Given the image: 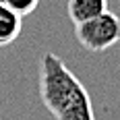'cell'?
<instances>
[{"label": "cell", "mask_w": 120, "mask_h": 120, "mask_svg": "<svg viewBox=\"0 0 120 120\" xmlns=\"http://www.w3.org/2000/svg\"><path fill=\"white\" fill-rule=\"evenodd\" d=\"M66 11H68L71 21L75 25H79L101 15V12H106L108 11V0H68Z\"/></svg>", "instance_id": "3"}, {"label": "cell", "mask_w": 120, "mask_h": 120, "mask_svg": "<svg viewBox=\"0 0 120 120\" xmlns=\"http://www.w3.org/2000/svg\"><path fill=\"white\" fill-rule=\"evenodd\" d=\"M75 27H77L79 44L87 52H93V54L106 52L120 41V19L110 11L101 12L85 23L75 25Z\"/></svg>", "instance_id": "2"}, {"label": "cell", "mask_w": 120, "mask_h": 120, "mask_svg": "<svg viewBox=\"0 0 120 120\" xmlns=\"http://www.w3.org/2000/svg\"><path fill=\"white\" fill-rule=\"evenodd\" d=\"M39 2H41V0H0V4L8 6L11 11H15L17 15H21V17L31 15V12L39 6Z\"/></svg>", "instance_id": "5"}, {"label": "cell", "mask_w": 120, "mask_h": 120, "mask_svg": "<svg viewBox=\"0 0 120 120\" xmlns=\"http://www.w3.org/2000/svg\"><path fill=\"white\" fill-rule=\"evenodd\" d=\"M39 99L54 120H95L85 85L52 52L39 60Z\"/></svg>", "instance_id": "1"}, {"label": "cell", "mask_w": 120, "mask_h": 120, "mask_svg": "<svg viewBox=\"0 0 120 120\" xmlns=\"http://www.w3.org/2000/svg\"><path fill=\"white\" fill-rule=\"evenodd\" d=\"M23 29V17L11 11L8 6L0 4V48L11 46Z\"/></svg>", "instance_id": "4"}]
</instances>
